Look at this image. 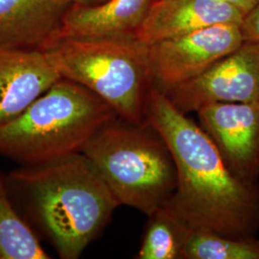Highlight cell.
<instances>
[{"mask_svg":"<svg viewBox=\"0 0 259 259\" xmlns=\"http://www.w3.org/2000/svg\"><path fill=\"white\" fill-rule=\"evenodd\" d=\"M240 27L244 41L259 42V0L244 17Z\"/></svg>","mask_w":259,"mask_h":259,"instance_id":"2e32d148","label":"cell"},{"mask_svg":"<svg viewBox=\"0 0 259 259\" xmlns=\"http://www.w3.org/2000/svg\"><path fill=\"white\" fill-rule=\"evenodd\" d=\"M154 1L106 0L93 6L72 5L58 37H135Z\"/></svg>","mask_w":259,"mask_h":259,"instance_id":"7c38bea8","label":"cell"},{"mask_svg":"<svg viewBox=\"0 0 259 259\" xmlns=\"http://www.w3.org/2000/svg\"><path fill=\"white\" fill-rule=\"evenodd\" d=\"M72 0H0V47L42 50L59 37Z\"/></svg>","mask_w":259,"mask_h":259,"instance_id":"8fae6325","label":"cell"},{"mask_svg":"<svg viewBox=\"0 0 259 259\" xmlns=\"http://www.w3.org/2000/svg\"><path fill=\"white\" fill-rule=\"evenodd\" d=\"M164 93L185 114L215 103L259 102V42L244 41L203 74Z\"/></svg>","mask_w":259,"mask_h":259,"instance_id":"52a82bcc","label":"cell"},{"mask_svg":"<svg viewBox=\"0 0 259 259\" xmlns=\"http://www.w3.org/2000/svg\"><path fill=\"white\" fill-rule=\"evenodd\" d=\"M148 217L137 258L183 259L191 227L166 204Z\"/></svg>","mask_w":259,"mask_h":259,"instance_id":"5bb4252c","label":"cell"},{"mask_svg":"<svg viewBox=\"0 0 259 259\" xmlns=\"http://www.w3.org/2000/svg\"><path fill=\"white\" fill-rule=\"evenodd\" d=\"M117 116L92 91L61 78L17 118L0 126V156L38 165L81 153Z\"/></svg>","mask_w":259,"mask_h":259,"instance_id":"3957f363","label":"cell"},{"mask_svg":"<svg viewBox=\"0 0 259 259\" xmlns=\"http://www.w3.org/2000/svg\"><path fill=\"white\" fill-rule=\"evenodd\" d=\"M61 78L45 50L0 47V126L17 118Z\"/></svg>","mask_w":259,"mask_h":259,"instance_id":"9c48e42d","label":"cell"},{"mask_svg":"<svg viewBox=\"0 0 259 259\" xmlns=\"http://www.w3.org/2000/svg\"><path fill=\"white\" fill-rule=\"evenodd\" d=\"M183 259H259V240L236 239L191 228Z\"/></svg>","mask_w":259,"mask_h":259,"instance_id":"9a60e30c","label":"cell"},{"mask_svg":"<svg viewBox=\"0 0 259 259\" xmlns=\"http://www.w3.org/2000/svg\"><path fill=\"white\" fill-rule=\"evenodd\" d=\"M227 3H230L240 9L245 15H247L253 6L258 2V0H220Z\"/></svg>","mask_w":259,"mask_h":259,"instance_id":"e0dca14e","label":"cell"},{"mask_svg":"<svg viewBox=\"0 0 259 259\" xmlns=\"http://www.w3.org/2000/svg\"><path fill=\"white\" fill-rule=\"evenodd\" d=\"M7 178L15 204L62 259L79 258L121 205L83 153L22 165Z\"/></svg>","mask_w":259,"mask_h":259,"instance_id":"7a4b0ae2","label":"cell"},{"mask_svg":"<svg viewBox=\"0 0 259 259\" xmlns=\"http://www.w3.org/2000/svg\"><path fill=\"white\" fill-rule=\"evenodd\" d=\"M243 44L240 24H217L150 45L153 85L167 93L203 74Z\"/></svg>","mask_w":259,"mask_h":259,"instance_id":"8992f818","label":"cell"},{"mask_svg":"<svg viewBox=\"0 0 259 259\" xmlns=\"http://www.w3.org/2000/svg\"><path fill=\"white\" fill-rule=\"evenodd\" d=\"M48 258L37 232L16 207L7 175L0 172V259Z\"/></svg>","mask_w":259,"mask_h":259,"instance_id":"4fadbf2b","label":"cell"},{"mask_svg":"<svg viewBox=\"0 0 259 259\" xmlns=\"http://www.w3.org/2000/svg\"><path fill=\"white\" fill-rule=\"evenodd\" d=\"M106 0H72L73 5H78V6H93L100 4Z\"/></svg>","mask_w":259,"mask_h":259,"instance_id":"ac0fdd59","label":"cell"},{"mask_svg":"<svg viewBox=\"0 0 259 259\" xmlns=\"http://www.w3.org/2000/svg\"><path fill=\"white\" fill-rule=\"evenodd\" d=\"M146 116L166 141L176 165V189L166 205L193 229L256 238L259 183L235 176L202 127L155 85L149 92Z\"/></svg>","mask_w":259,"mask_h":259,"instance_id":"6da1fadb","label":"cell"},{"mask_svg":"<svg viewBox=\"0 0 259 259\" xmlns=\"http://www.w3.org/2000/svg\"><path fill=\"white\" fill-rule=\"evenodd\" d=\"M42 50L62 78L92 91L119 117L135 123L147 121L153 85L147 45L135 37H62Z\"/></svg>","mask_w":259,"mask_h":259,"instance_id":"5b68a950","label":"cell"},{"mask_svg":"<svg viewBox=\"0 0 259 259\" xmlns=\"http://www.w3.org/2000/svg\"><path fill=\"white\" fill-rule=\"evenodd\" d=\"M246 15L220 0H155L135 37L153 45L217 24H240Z\"/></svg>","mask_w":259,"mask_h":259,"instance_id":"30bf717a","label":"cell"},{"mask_svg":"<svg viewBox=\"0 0 259 259\" xmlns=\"http://www.w3.org/2000/svg\"><path fill=\"white\" fill-rule=\"evenodd\" d=\"M81 153L96 167L121 205L149 216L175 192L172 153L148 120L135 123L117 116L98 130Z\"/></svg>","mask_w":259,"mask_h":259,"instance_id":"277c9868","label":"cell"},{"mask_svg":"<svg viewBox=\"0 0 259 259\" xmlns=\"http://www.w3.org/2000/svg\"><path fill=\"white\" fill-rule=\"evenodd\" d=\"M196 113L232 173L258 184L259 102L215 103Z\"/></svg>","mask_w":259,"mask_h":259,"instance_id":"ba28073f","label":"cell"}]
</instances>
